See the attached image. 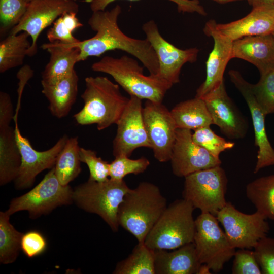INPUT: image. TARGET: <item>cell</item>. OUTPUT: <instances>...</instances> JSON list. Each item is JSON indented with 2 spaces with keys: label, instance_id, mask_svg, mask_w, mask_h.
Listing matches in <instances>:
<instances>
[{
  "label": "cell",
  "instance_id": "1",
  "mask_svg": "<svg viewBox=\"0 0 274 274\" xmlns=\"http://www.w3.org/2000/svg\"><path fill=\"white\" fill-rule=\"evenodd\" d=\"M121 12L122 8L119 5L109 10L92 12L88 24L95 35L75 44H65L79 49V62L119 50L138 59L150 75H157L159 63L154 49L147 39L133 38L121 30L118 20Z\"/></svg>",
  "mask_w": 274,
  "mask_h": 274
},
{
  "label": "cell",
  "instance_id": "2",
  "mask_svg": "<svg viewBox=\"0 0 274 274\" xmlns=\"http://www.w3.org/2000/svg\"><path fill=\"white\" fill-rule=\"evenodd\" d=\"M86 88L81 97L82 109L74 114L76 122L81 125L96 124L102 130L117 124L129 98L121 92L120 86L106 77H87Z\"/></svg>",
  "mask_w": 274,
  "mask_h": 274
},
{
  "label": "cell",
  "instance_id": "3",
  "mask_svg": "<svg viewBox=\"0 0 274 274\" xmlns=\"http://www.w3.org/2000/svg\"><path fill=\"white\" fill-rule=\"evenodd\" d=\"M166 199L155 184L142 182L130 189L119 206V226L132 234L139 243H144L167 208Z\"/></svg>",
  "mask_w": 274,
  "mask_h": 274
},
{
  "label": "cell",
  "instance_id": "4",
  "mask_svg": "<svg viewBox=\"0 0 274 274\" xmlns=\"http://www.w3.org/2000/svg\"><path fill=\"white\" fill-rule=\"evenodd\" d=\"M143 67L135 59L123 55L120 57L105 56L94 62L91 68L94 72L110 75L130 96L162 102L173 85L157 75H144Z\"/></svg>",
  "mask_w": 274,
  "mask_h": 274
},
{
  "label": "cell",
  "instance_id": "5",
  "mask_svg": "<svg viewBox=\"0 0 274 274\" xmlns=\"http://www.w3.org/2000/svg\"><path fill=\"white\" fill-rule=\"evenodd\" d=\"M195 208L184 199L167 207L146 236L144 244L153 250H173L192 243L195 231Z\"/></svg>",
  "mask_w": 274,
  "mask_h": 274
},
{
  "label": "cell",
  "instance_id": "6",
  "mask_svg": "<svg viewBox=\"0 0 274 274\" xmlns=\"http://www.w3.org/2000/svg\"><path fill=\"white\" fill-rule=\"evenodd\" d=\"M129 189L124 180L109 178L97 182L88 179L73 190V202L86 212L97 214L113 231L117 232L119 207Z\"/></svg>",
  "mask_w": 274,
  "mask_h": 274
},
{
  "label": "cell",
  "instance_id": "7",
  "mask_svg": "<svg viewBox=\"0 0 274 274\" xmlns=\"http://www.w3.org/2000/svg\"><path fill=\"white\" fill-rule=\"evenodd\" d=\"M73 190L69 185H63L60 183L53 167L31 190L13 199L6 212L11 216L21 211H27L31 219H36L58 207L73 203Z\"/></svg>",
  "mask_w": 274,
  "mask_h": 274
},
{
  "label": "cell",
  "instance_id": "8",
  "mask_svg": "<svg viewBox=\"0 0 274 274\" xmlns=\"http://www.w3.org/2000/svg\"><path fill=\"white\" fill-rule=\"evenodd\" d=\"M184 178L183 198L195 209L216 216L226 205L228 180L220 165L193 173Z\"/></svg>",
  "mask_w": 274,
  "mask_h": 274
},
{
  "label": "cell",
  "instance_id": "9",
  "mask_svg": "<svg viewBox=\"0 0 274 274\" xmlns=\"http://www.w3.org/2000/svg\"><path fill=\"white\" fill-rule=\"evenodd\" d=\"M218 223L216 216L201 213L195 219L193 241L200 262L214 272L222 270L236 251Z\"/></svg>",
  "mask_w": 274,
  "mask_h": 274
},
{
  "label": "cell",
  "instance_id": "10",
  "mask_svg": "<svg viewBox=\"0 0 274 274\" xmlns=\"http://www.w3.org/2000/svg\"><path fill=\"white\" fill-rule=\"evenodd\" d=\"M216 217L223 226L230 244L235 249L254 248L270 230L266 219L259 212L242 213L231 202H227Z\"/></svg>",
  "mask_w": 274,
  "mask_h": 274
},
{
  "label": "cell",
  "instance_id": "11",
  "mask_svg": "<svg viewBox=\"0 0 274 274\" xmlns=\"http://www.w3.org/2000/svg\"><path fill=\"white\" fill-rule=\"evenodd\" d=\"M19 111L16 109L14 117L15 133L21 157V165L14 181L18 190L31 187L36 177L42 171L54 167L57 158L64 146L68 136L64 135L50 149L39 151L34 149L28 139L21 133L18 123Z\"/></svg>",
  "mask_w": 274,
  "mask_h": 274
},
{
  "label": "cell",
  "instance_id": "12",
  "mask_svg": "<svg viewBox=\"0 0 274 274\" xmlns=\"http://www.w3.org/2000/svg\"><path fill=\"white\" fill-rule=\"evenodd\" d=\"M79 6L75 0H32L28 3L25 14L10 33L25 31L32 39L29 56L37 52V42L41 33L66 12L78 13Z\"/></svg>",
  "mask_w": 274,
  "mask_h": 274
},
{
  "label": "cell",
  "instance_id": "13",
  "mask_svg": "<svg viewBox=\"0 0 274 274\" xmlns=\"http://www.w3.org/2000/svg\"><path fill=\"white\" fill-rule=\"evenodd\" d=\"M142 29L158 59L159 71L157 75L173 85L179 83L183 66L197 60L199 49L196 47L186 49L177 48L162 36L153 20L145 23Z\"/></svg>",
  "mask_w": 274,
  "mask_h": 274
},
{
  "label": "cell",
  "instance_id": "14",
  "mask_svg": "<svg viewBox=\"0 0 274 274\" xmlns=\"http://www.w3.org/2000/svg\"><path fill=\"white\" fill-rule=\"evenodd\" d=\"M144 122L154 156L160 162L170 161L177 127L170 111L162 104L146 100Z\"/></svg>",
  "mask_w": 274,
  "mask_h": 274
},
{
  "label": "cell",
  "instance_id": "15",
  "mask_svg": "<svg viewBox=\"0 0 274 274\" xmlns=\"http://www.w3.org/2000/svg\"><path fill=\"white\" fill-rule=\"evenodd\" d=\"M116 124V134L113 141V155L115 157H129L134 150L140 147L151 148L143 120L141 99L130 97Z\"/></svg>",
  "mask_w": 274,
  "mask_h": 274
},
{
  "label": "cell",
  "instance_id": "16",
  "mask_svg": "<svg viewBox=\"0 0 274 274\" xmlns=\"http://www.w3.org/2000/svg\"><path fill=\"white\" fill-rule=\"evenodd\" d=\"M170 161L173 173L179 177L221 164L220 158L194 142L191 130L181 128L177 129Z\"/></svg>",
  "mask_w": 274,
  "mask_h": 274
},
{
  "label": "cell",
  "instance_id": "17",
  "mask_svg": "<svg viewBox=\"0 0 274 274\" xmlns=\"http://www.w3.org/2000/svg\"><path fill=\"white\" fill-rule=\"evenodd\" d=\"M230 81L244 98L248 106L253 126L255 145L258 147L257 162L254 169L256 174L261 169L274 165V148L268 139L265 128L266 115L258 104L251 89V83L236 70H230Z\"/></svg>",
  "mask_w": 274,
  "mask_h": 274
},
{
  "label": "cell",
  "instance_id": "18",
  "mask_svg": "<svg viewBox=\"0 0 274 274\" xmlns=\"http://www.w3.org/2000/svg\"><path fill=\"white\" fill-rule=\"evenodd\" d=\"M212 117L214 124L230 139L244 138L249 124L246 118L228 95L224 82L202 97Z\"/></svg>",
  "mask_w": 274,
  "mask_h": 274
},
{
  "label": "cell",
  "instance_id": "19",
  "mask_svg": "<svg viewBox=\"0 0 274 274\" xmlns=\"http://www.w3.org/2000/svg\"><path fill=\"white\" fill-rule=\"evenodd\" d=\"M216 21L210 20L203 28L204 34L212 37L214 46L206 62V77L196 90L195 97L202 98L224 82L223 75L231 59L233 42L221 34L215 28Z\"/></svg>",
  "mask_w": 274,
  "mask_h": 274
},
{
  "label": "cell",
  "instance_id": "20",
  "mask_svg": "<svg viewBox=\"0 0 274 274\" xmlns=\"http://www.w3.org/2000/svg\"><path fill=\"white\" fill-rule=\"evenodd\" d=\"M221 34L232 41L249 36L272 34L274 30V5L254 7L246 16L227 23H215Z\"/></svg>",
  "mask_w": 274,
  "mask_h": 274
},
{
  "label": "cell",
  "instance_id": "21",
  "mask_svg": "<svg viewBox=\"0 0 274 274\" xmlns=\"http://www.w3.org/2000/svg\"><path fill=\"white\" fill-rule=\"evenodd\" d=\"M155 274L210 273L197 257L193 242L178 248L154 250Z\"/></svg>",
  "mask_w": 274,
  "mask_h": 274
},
{
  "label": "cell",
  "instance_id": "22",
  "mask_svg": "<svg viewBox=\"0 0 274 274\" xmlns=\"http://www.w3.org/2000/svg\"><path fill=\"white\" fill-rule=\"evenodd\" d=\"M239 58L255 66L260 75L274 69L272 34L245 37L233 42L231 59Z\"/></svg>",
  "mask_w": 274,
  "mask_h": 274
},
{
  "label": "cell",
  "instance_id": "23",
  "mask_svg": "<svg viewBox=\"0 0 274 274\" xmlns=\"http://www.w3.org/2000/svg\"><path fill=\"white\" fill-rule=\"evenodd\" d=\"M78 81L75 70L54 83L41 81L42 93L49 101L53 116L60 119L68 114L77 99Z\"/></svg>",
  "mask_w": 274,
  "mask_h": 274
},
{
  "label": "cell",
  "instance_id": "24",
  "mask_svg": "<svg viewBox=\"0 0 274 274\" xmlns=\"http://www.w3.org/2000/svg\"><path fill=\"white\" fill-rule=\"evenodd\" d=\"M41 48L50 54V59L42 73L41 81L54 83L71 74L79 62L80 50L76 47L55 42L44 43Z\"/></svg>",
  "mask_w": 274,
  "mask_h": 274
},
{
  "label": "cell",
  "instance_id": "25",
  "mask_svg": "<svg viewBox=\"0 0 274 274\" xmlns=\"http://www.w3.org/2000/svg\"><path fill=\"white\" fill-rule=\"evenodd\" d=\"M170 113L177 128L195 130L214 124L204 100L196 97L176 105Z\"/></svg>",
  "mask_w": 274,
  "mask_h": 274
},
{
  "label": "cell",
  "instance_id": "26",
  "mask_svg": "<svg viewBox=\"0 0 274 274\" xmlns=\"http://www.w3.org/2000/svg\"><path fill=\"white\" fill-rule=\"evenodd\" d=\"M21 163L14 128H0V185H5L16 179Z\"/></svg>",
  "mask_w": 274,
  "mask_h": 274
},
{
  "label": "cell",
  "instance_id": "27",
  "mask_svg": "<svg viewBox=\"0 0 274 274\" xmlns=\"http://www.w3.org/2000/svg\"><path fill=\"white\" fill-rule=\"evenodd\" d=\"M246 195L256 211L274 220V174L261 177L247 184Z\"/></svg>",
  "mask_w": 274,
  "mask_h": 274
},
{
  "label": "cell",
  "instance_id": "28",
  "mask_svg": "<svg viewBox=\"0 0 274 274\" xmlns=\"http://www.w3.org/2000/svg\"><path fill=\"white\" fill-rule=\"evenodd\" d=\"M29 35L25 31L17 34L10 33L0 43V73L23 64L26 56H28L31 45Z\"/></svg>",
  "mask_w": 274,
  "mask_h": 274
},
{
  "label": "cell",
  "instance_id": "29",
  "mask_svg": "<svg viewBox=\"0 0 274 274\" xmlns=\"http://www.w3.org/2000/svg\"><path fill=\"white\" fill-rule=\"evenodd\" d=\"M80 149L77 136L68 138L58 155L54 169L57 179L63 185H68L81 172Z\"/></svg>",
  "mask_w": 274,
  "mask_h": 274
},
{
  "label": "cell",
  "instance_id": "30",
  "mask_svg": "<svg viewBox=\"0 0 274 274\" xmlns=\"http://www.w3.org/2000/svg\"><path fill=\"white\" fill-rule=\"evenodd\" d=\"M154 250L144 243H139L131 253L119 262L114 274H155Z\"/></svg>",
  "mask_w": 274,
  "mask_h": 274
},
{
  "label": "cell",
  "instance_id": "31",
  "mask_svg": "<svg viewBox=\"0 0 274 274\" xmlns=\"http://www.w3.org/2000/svg\"><path fill=\"white\" fill-rule=\"evenodd\" d=\"M10 215L0 212V262L9 264L17 259L23 233L17 231L10 222Z\"/></svg>",
  "mask_w": 274,
  "mask_h": 274
},
{
  "label": "cell",
  "instance_id": "32",
  "mask_svg": "<svg viewBox=\"0 0 274 274\" xmlns=\"http://www.w3.org/2000/svg\"><path fill=\"white\" fill-rule=\"evenodd\" d=\"M77 14L66 12L55 21L47 33L49 42L72 44L80 41L73 35L74 30L83 26L77 18Z\"/></svg>",
  "mask_w": 274,
  "mask_h": 274
},
{
  "label": "cell",
  "instance_id": "33",
  "mask_svg": "<svg viewBox=\"0 0 274 274\" xmlns=\"http://www.w3.org/2000/svg\"><path fill=\"white\" fill-rule=\"evenodd\" d=\"M251 87L265 114H274V69L260 75L259 81L251 84Z\"/></svg>",
  "mask_w": 274,
  "mask_h": 274
},
{
  "label": "cell",
  "instance_id": "34",
  "mask_svg": "<svg viewBox=\"0 0 274 274\" xmlns=\"http://www.w3.org/2000/svg\"><path fill=\"white\" fill-rule=\"evenodd\" d=\"M192 139L195 143L205 149L212 155L219 158L220 154L233 148L234 143L226 141L216 134L210 126L203 127L194 130Z\"/></svg>",
  "mask_w": 274,
  "mask_h": 274
},
{
  "label": "cell",
  "instance_id": "35",
  "mask_svg": "<svg viewBox=\"0 0 274 274\" xmlns=\"http://www.w3.org/2000/svg\"><path fill=\"white\" fill-rule=\"evenodd\" d=\"M150 165L149 160L145 157L131 159L128 157H115L109 163V178L115 180H122L129 174L138 175L146 170Z\"/></svg>",
  "mask_w": 274,
  "mask_h": 274
},
{
  "label": "cell",
  "instance_id": "36",
  "mask_svg": "<svg viewBox=\"0 0 274 274\" xmlns=\"http://www.w3.org/2000/svg\"><path fill=\"white\" fill-rule=\"evenodd\" d=\"M28 3L24 0H0L1 36L19 23L26 12Z\"/></svg>",
  "mask_w": 274,
  "mask_h": 274
},
{
  "label": "cell",
  "instance_id": "37",
  "mask_svg": "<svg viewBox=\"0 0 274 274\" xmlns=\"http://www.w3.org/2000/svg\"><path fill=\"white\" fill-rule=\"evenodd\" d=\"M79 158L89 168V180L103 182L109 179V163L98 157L94 151L80 147Z\"/></svg>",
  "mask_w": 274,
  "mask_h": 274
},
{
  "label": "cell",
  "instance_id": "38",
  "mask_svg": "<svg viewBox=\"0 0 274 274\" xmlns=\"http://www.w3.org/2000/svg\"><path fill=\"white\" fill-rule=\"evenodd\" d=\"M254 248L262 273L274 274V238L266 236Z\"/></svg>",
  "mask_w": 274,
  "mask_h": 274
},
{
  "label": "cell",
  "instance_id": "39",
  "mask_svg": "<svg viewBox=\"0 0 274 274\" xmlns=\"http://www.w3.org/2000/svg\"><path fill=\"white\" fill-rule=\"evenodd\" d=\"M232 267L233 274H261L260 267L254 251L239 249L234 255Z\"/></svg>",
  "mask_w": 274,
  "mask_h": 274
},
{
  "label": "cell",
  "instance_id": "40",
  "mask_svg": "<svg viewBox=\"0 0 274 274\" xmlns=\"http://www.w3.org/2000/svg\"><path fill=\"white\" fill-rule=\"evenodd\" d=\"M118 0H90V8L92 12L105 10L112 3ZM134 1L138 0H127ZM174 3L178 10L182 12L197 13L206 15V12L198 0H168Z\"/></svg>",
  "mask_w": 274,
  "mask_h": 274
},
{
  "label": "cell",
  "instance_id": "41",
  "mask_svg": "<svg viewBox=\"0 0 274 274\" xmlns=\"http://www.w3.org/2000/svg\"><path fill=\"white\" fill-rule=\"evenodd\" d=\"M47 243L45 237L40 232L29 231L23 233L21 242L22 252L28 258L42 254L46 250Z\"/></svg>",
  "mask_w": 274,
  "mask_h": 274
},
{
  "label": "cell",
  "instance_id": "42",
  "mask_svg": "<svg viewBox=\"0 0 274 274\" xmlns=\"http://www.w3.org/2000/svg\"><path fill=\"white\" fill-rule=\"evenodd\" d=\"M13 104L9 94L5 92H0V128L10 126L13 120Z\"/></svg>",
  "mask_w": 274,
  "mask_h": 274
},
{
  "label": "cell",
  "instance_id": "43",
  "mask_svg": "<svg viewBox=\"0 0 274 274\" xmlns=\"http://www.w3.org/2000/svg\"><path fill=\"white\" fill-rule=\"evenodd\" d=\"M253 8L264 6L274 5V0H247Z\"/></svg>",
  "mask_w": 274,
  "mask_h": 274
},
{
  "label": "cell",
  "instance_id": "44",
  "mask_svg": "<svg viewBox=\"0 0 274 274\" xmlns=\"http://www.w3.org/2000/svg\"><path fill=\"white\" fill-rule=\"evenodd\" d=\"M212 1H215L218 3H220V4H226L228 3L242 1V0H212Z\"/></svg>",
  "mask_w": 274,
  "mask_h": 274
},
{
  "label": "cell",
  "instance_id": "45",
  "mask_svg": "<svg viewBox=\"0 0 274 274\" xmlns=\"http://www.w3.org/2000/svg\"><path fill=\"white\" fill-rule=\"evenodd\" d=\"M24 1H25L27 3H29L30 1H31L32 0H24Z\"/></svg>",
  "mask_w": 274,
  "mask_h": 274
},
{
  "label": "cell",
  "instance_id": "46",
  "mask_svg": "<svg viewBox=\"0 0 274 274\" xmlns=\"http://www.w3.org/2000/svg\"><path fill=\"white\" fill-rule=\"evenodd\" d=\"M272 36L273 37V38H274V30L273 31L272 33Z\"/></svg>",
  "mask_w": 274,
  "mask_h": 274
}]
</instances>
